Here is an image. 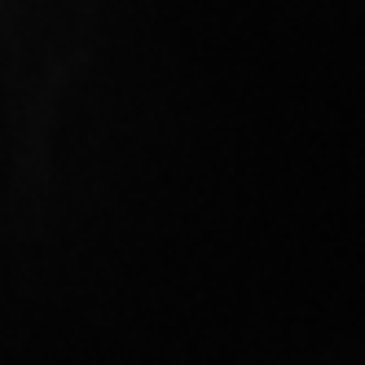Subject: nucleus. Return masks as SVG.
Returning <instances> with one entry per match:
<instances>
[]
</instances>
